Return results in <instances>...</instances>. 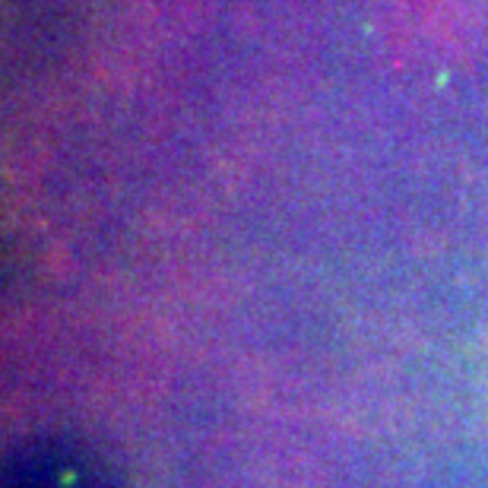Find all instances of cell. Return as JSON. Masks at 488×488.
<instances>
[{
    "label": "cell",
    "instance_id": "obj_1",
    "mask_svg": "<svg viewBox=\"0 0 488 488\" xmlns=\"http://www.w3.org/2000/svg\"><path fill=\"white\" fill-rule=\"evenodd\" d=\"M3 488H121L111 466L86 444L42 438L19 447L7 463Z\"/></svg>",
    "mask_w": 488,
    "mask_h": 488
}]
</instances>
